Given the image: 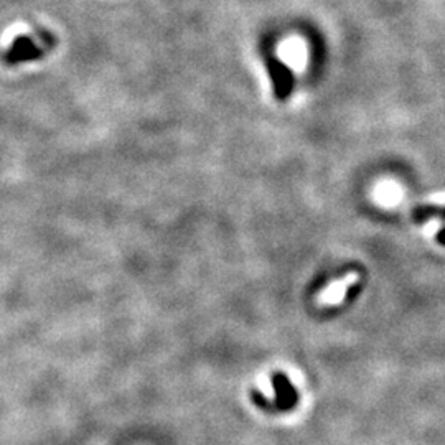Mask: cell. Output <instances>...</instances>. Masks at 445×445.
I'll use <instances>...</instances> for the list:
<instances>
[{"instance_id": "5b68a950", "label": "cell", "mask_w": 445, "mask_h": 445, "mask_svg": "<svg viewBox=\"0 0 445 445\" xmlns=\"http://www.w3.org/2000/svg\"><path fill=\"white\" fill-rule=\"evenodd\" d=\"M436 240H437V242H439V244H442V246H445V226L442 227V230H441V231H439V232H437V235H436Z\"/></svg>"}, {"instance_id": "277c9868", "label": "cell", "mask_w": 445, "mask_h": 445, "mask_svg": "<svg viewBox=\"0 0 445 445\" xmlns=\"http://www.w3.org/2000/svg\"><path fill=\"white\" fill-rule=\"evenodd\" d=\"M351 284H353L351 277H347V279H343L340 282H335V284H332L330 287H328V289H325V292H323V294L320 295V300L327 302V303L335 302L337 298H340L343 294H345V291Z\"/></svg>"}, {"instance_id": "7a4b0ae2", "label": "cell", "mask_w": 445, "mask_h": 445, "mask_svg": "<svg viewBox=\"0 0 445 445\" xmlns=\"http://www.w3.org/2000/svg\"><path fill=\"white\" fill-rule=\"evenodd\" d=\"M43 50L37 47V43L33 42V38L30 37H17L13 40L12 47L5 55V62L7 63H23V62H33V60L42 58Z\"/></svg>"}, {"instance_id": "6da1fadb", "label": "cell", "mask_w": 445, "mask_h": 445, "mask_svg": "<svg viewBox=\"0 0 445 445\" xmlns=\"http://www.w3.org/2000/svg\"><path fill=\"white\" fill-rule=\"evenodd\" d=\"M266 68L267 73L271 76L272 88H274L276 99L286 101L291 98L292 91H294V73L287 67L284 62H281L279 58L269 57L266 60Z\"/></svg>"}, {"instance_id": "3957f363", "label": "cell", "mask_w": 445, "mask_h": 445, "mask_svg": "<svg viewBox=\"0 0 445 445\" xmlns=\"http://www.w3.org/2000/svg\"><path fill=\"white\" fill-rule=\"evenodd\" d=\"M444 220L445 221V206H417V208L412 210V220L421 225V222H426L429 220Z\"/></svg>"}]
</instances>
